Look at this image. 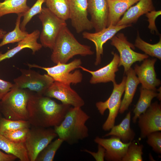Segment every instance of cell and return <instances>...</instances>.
I'll list each match as a JSON object with an SVG mask.
<instances>
[{
	"label": "cell",
	"mask_w": 161,
	"mask_h": 161,
	"mask_svg": "<svg viewBox=\"0 0 161 161\" xmlns=\"http://www.w3.org/2000/svg\"><path fill=\"white\" fill-rule=\"evenodd\" d=\"M70 106L44 95L31 94L27 105L28 121L32 126L54 127L61 123Z\"/></svg>",
	"instance_id": "6da1fadb"
},
{
	"label": "cell",
	"mask_w": 161,
	"mask_h": 161,
	"mask_svg": "<svg viewBox=\"0 0 161 161\" xmlns=\"http://www.w3.org/2000/svg\"><path fill=\"white\" fill-rule=\"evenodd\" d=\"M90 118L81 107L70 106L61 123L54 127V130L64 142L70 145L75 144L88 137L86 123Z\"/></svg>",
	"instance_id": "7a4b0ae2"
},
{
	"label": "cell",
	"mask_w": 161,
	"mask_h": 161,
	"mask_svg": "<svg viewBox=\"0 0 161 161\" xmlns=\"http://www.w3.org/2000/svg\"><path fill=\"white\" fill-rule=\"evenodd\" d=\"M51 59L54 63H66L74 56L92 55L91 47L79 42L67 26L60 31L52 49Z\"/></svg>",
	"instance_id": "3957f363"
},
{
	"label": "cell",
	"mask_w": 161,
	"mask_h": 161,
	"mask_svg": "<svg viewBox=\"0 0 161 161\" xmlns=\"http://www.w3.org/2000/svg\"><path fill=\"white\" fill-rule=\"evenodd\" d=\"M28 91L13 86L1 100V113L6 119L28 120L27 105L31 94Z\"/></svg>",
	"instance_id": "277c9868"
},
{
	"label": "cell",
	"mask_w": 161,
	"mask_h": 161,
	"mask_svg": "<svg viewBox=\"0 0 161 161\" xmlns=\"http://www.w3.org/2000/svg\"><path fill=\"white\" fill-rule=\"evenodd\" d=\"M82 64L80 59H75L68 63H58L56 65L50 67H42L35 64H28L30 68H37L45 71L54 81L70 85L80 83L83 75L79 70L71 72L79 68Z\"/></svg>",
	"instance_id": "5b68a950"
},
{
	"label": "cell",
	"mask_w": 161,
	"mask_h": 161,
	"mask_svg": "<svg viewBox=\"0 0 161 161\" xmlns=\"http://www.w3.org/2000/svg\"><path fill=\"white\" fill-rule=\"evenodd\" d=\"M38 18L42 25L39 38L42 47L52 49L62 29L67 26L66 21L58 17L47 7H43Z\"/></svg>",
	"instance_id": "8992f818"
},
{
	"label": "cell",
	"mask_w": 161,
	"mask_h": 161,
	"mask_svg": "<svg viewBox=\"0 0 161 161\" xmlns=\"http://www.w3.org/2000/svg\"><path fill=\"white\" fill-rule=\"evenodd\" d=\"M58 136L54 129L32 126L24 144L30 161H35L38 154Z\"/></svg>",
	"instance_id": "52a82bcc"
},
{
	"label": "cell",
	"mask_w": 161,
	"mask_h": 161,
	"mask_svg": "<svg viewBox=\"0 0 161 161\" xmlns=\"http://www.w3.org/2000/svg\"><path fill=\"white\" fill-rule=\"evenodd\" d=\"M126 77L124 76L119 84L116 82L113 83V89L109 97L105 101H99L96 103V106L101 115H103L105 111L109 110L108 116L102 126L105 131H109L114 125L120 106L121 98L124 92Z\"/></svg>",
	"instance_id": "ba28073f"
},
{
	"label": "cell",
	"mask_w": 161,
	"mask_h": 161,
	"mask_svg": "<svg viewBox=\"0 0 161 161\" xmlns=\"http://www.w3.org/2000/svg\"><path fill=\"white\" fill-rule=\"evenodd\" d=\"M20 70L21 75L14 79V87L28 89L38 94L44 95L54 81L47 74L41 75L30 69H21Z\"/></svg>",
	"instance_id": "9c48e42d"
},
{
	"label": "cell",
	"mask_w": 161,
	"mask_h": 161,
	"mask_svg": "<svg viewBox=\"0 0 161 161\" xmlns=\"http://www.w3.org/2000/svg\"><path fill=\"white\" fill-rule=\"evenodd\" d=\"M111 45L114 47L120 54L118 66H123L126 73L134 63L143 61L148 55L134 51V46L129 42L123 33H119L111 39Z\"/></svg>",
	"instance_id": "30bf717a"
},
{
	"label": "cell",
	"mask_w": 161,
	"mask_h": 161,
	"mask_svg": "<svg viewBox=\"0 0 161 161\" xmlns=\"http://www.w3.org/2000/svg\"><path fill=\"white\" fill-rule=\"evenodd\" d=\"M44 95L54 98L62 103L74 107H81L85 104L83 99L70 85L54 81L47 89Z\"/></svg>",
	"instance_id": "8fae6325"
},
{
	"label": "cell",
	"mask_w": 161,
	"mask_h": 161,
	"mask_svg": "<svg viewBox=\"0 0 161 161\" xmlns=\"http://www.w3.org/2000/svg\"><path fill=\"white\" fill-rule=\"evenodd\" d=\"M138 119L141 139L145 138L152 132L161 131V104L157 102L151 103L143 113L140 115Z\"/></svg>",
	"instance_id": "7c38bea8"
},
{
	"label": "cell",
	"mask_w": 161,
	"mask_h": 161,
	"mask_svg": "<svg viewBox=\"0 0 161 161\" xmlns=\"http://www.w3.org/2000/svg\"><path fill=\"white\" fill-rule=\"evenodd\" d=\"M69 17L72 26L77 33L93 28L88 17L87 0H69Z\"/></svg>",
	"instance_id": "4fadbf2b"
},
{
	"label": "cell",
	"mask_w": 161,
	"mask_h": 161,
	"mask_svg": "<svg viewBox=\"0 0 161 161\" xmlns=\"http://www.w3.org/2000/svg\"><path fill=\"white\" fill-rule=\"evenodd\" d=\"M131 24L121 26L110 25L101 30L94 33L83 31V37L93 42L95 46L96 58L95 64L97 65L100 63L101 55L103 54V45L119 31L126 27H131Z\"/></svg>",
	"instance_id": "5bb4252c"
},
{
	"label": "cell",
	"mask_w": 161,
	"mask_h": 161,
	"mask_svg": "<svg viewBox=\"0 0 161 161\" xmlns=\"http://www.w3.org/2000/svg\"><path fill=\"white\" fill-rule=\"evenodd\" d=\"M156 58L145 59L139 66L136 64L134 70L138 77L142 87L149 89L156 90V87L161 84L160 80L157 78L154 69Z\"/></svg>",
	"instance_id": "9a60e30c"
},
{
	"label": "cell",
	"mask_w": 161,
	"mask_h": 161,
	"mask_svg": "<svg viewBox=\"0 0 161 161\" xmlns=\"http://www.w3.org/2000/svg\"><path fill=\"white\" fill-rule=\"evenodd\" d=\"M94 141L104 148V158L109 161H122L131 142L124 143L119 138L113 136L107 139L97 136Z\"/></svg>",
	"instance_id": "2e32d148"
},
{
	"label": "cell",
	"mask_w": 161,
	"mask_h": 161,
	"mask_svg": "<svg viewBox=\"0 0 161 161\" xmlns=\"http://www.w3.org/2000/svg\"><path fill=\"white\" fill-rule=\"evenodd\" d=\"M88 13L95 32L107 27L109 8L107 0H87Z\"/></svg>",
	"instance_id": "e0dca14e"
},
{
	"label": "cell",
	"mask_w": 161,
	"mask_h": 161,
	"mask_svg": "<svg viewBox=\"0 0 161 161\" xmlns=\"http://www.w3.org/2000/svg\"><path fill=\"white\" fill-rule=\"evenodd\" d=\"M113 57L111 61L106 66L95 71H92L81 66L79 67L83 70L90 73L92 77L89 80L92 84L100 83L116 82L115 73L118 70L120 61L119 55L113 52H112Z\"/></svg>",
	"instance_id": "ac0fdd59"
},
{
	"label": "cell",
	"mask_w": 161,
	"mask_h": 161,
	"mask_svg": "<svg viewBox=\"0 0 161 161\" xmlns=\"http://www.w3.org/2000/svg\"><path fill=\"white\" fill-rule=\"evenodd\" d=\"M131 7L116 24L117 26L127 25L135 23L142 15L155 10L152 0H140Z\"/></svg>",
	"instance_id": "d6986e66"
},
{
	"label": "cell",
	"mask_w": 161,
	"mask_h": 161,
	"mask_svg": "<svg viewBox=\"0 0 161 161\" xmlns=\"http://www.w3.org/2000/svg\"><path fill=\"white\" fill-rule=\"evenodd\" d=\"M40 32L38 30H34L28 33L23 40L18 43L16 46L8 50L5 53H0V62L6 59H9L14 56L22 49L28 48L32 51L33 54L40 50L42 46L39 43L37 40L39 38Z\"/></svg>",
	"instance_id": "ffe728a7"
},
{
	"label": "cell",
	"mask_w": 161,
	"mask_h": 161,
	"mask_svg": "<svg viewBox=\"0 0 161 161\" xmlns=\"http://www.w3.org/2000/svg\"><path fill=\"white\" fill-rule=\"evenodd\" d=\"M139 0H107L109 8L107 27L116 25L121 16L131 6Z\"/></svg>",
	"instance_id": "44dd1931"
},
{
	"label": "cell",
	"mask_w": 161,
	"mask_h": 161,
	"mask_svg": "<svg viewBox=\"0 0 161 161\" xmlns=\"http://www.w3.org/2000/svg\"><path fill=\"white\" fill-rule=\"evenodd\" d=\"M126 81L123 98L121 100L119 112L124 113L131 103L138 85L140 83L134 69L131 67L126 73Z\"/></svg>",
	"instance_id": "7402d4cb"
},
{
	"label": "cell",
	"mask_w": 161,
	"mask_h": 161,
	"mask_svg": "<svg viewBox=\"0 0 161 161\" xmlns=\"http://www.w3.org/2000/svg\"><path fill=\"white\" fill-rule=\"evenodd\" d=\"M131 118V112L129 111L119 124L114 125L110 129V131L103 137L115 136L119 138L124 143L132 141L134 138L135 134L130 128Z\"/></svg>",
	"instance_id": "603a6c76"
},
{
	"label": "cell",
	"mask_w": 161,
	"mask_h": 161,
	"mask_svg": "<svg viewBox=\"0 0 161 161\" xmlns=\"http://www.w3.org/2000/svg\"><path fill=\"white\" fill-rule=\"evenodd\" d=\"M0 149L7 154L16 156L21 161H30L24 143L13 142L1 134Z\"/></svg>",
	"instance_id": "cb8c5ba5"
},
{
	"label": "cell",
	"mask_w": 161,
	"mask_h": 161,
	"mask_svg": "<svg viewBox=\"0 0 161 161\" xmlns=\"http://www.w3.org/2000/svg\"><path fill=\"white\" fill-rule=\"evenodd\" d=\"M140 91L139 98L133 111L134 115L132 120L134 123H136L140 115L150 106L153 99L157 97L158 94L156 90L147 89L142 87L140 88Z\"/></svg>",
	"instance_id": "d4e9b609"
},
{
	"label": "cell",
	"mask_w": 161,
	"mask_h": 161,
	"mask_svg": "<svg viewBox=\"0 0 161 161\" xmlns=\"http://www.w3.org/2000/svg\"><path fill=\"white\" fill-rule=\"evenodd\" d=\"M27 0H4L0 2V18L9 14L15 13L23 16L30 7Z\"/></svg>",
	"instance_id": "484cf974"
},
{
	"label": "cell",
	"mask_w": 161,
	"mask_h": 161,
	"mask_svg": "<svg viewBox=\"0 0 161 161\" xmlns=\"http://www.w3.org/2000/svg\"><path fill=\"white\" fill-rule=\"evenodd\" d=\"M47 7L60 18L65 21L69 19V0H46Z\"/></svg>",
	"instance_id": "4316f807"
},
{
	"label": "cell",
	"mask_w": 161,
	"mask_h": 161,
	"mask_svg": "<svg viewBox=\"0 0 161 161\" xmlns=\"http://www.w3.org/2000/svg\"><path fill=\"white\" fill-rule=\"evenodd\" d=\"M21 15H18L14 29L10 32L6 33L0 43V48L4 45L10 43L18 42L23 40L29 33L26 31L22 30L20 27Z\"/></svg>",
	"instance_id": "83f0119b"
},
{
	"label": "cell",
	"mask_w": 161,
	"mask_h": 161,
	"mask_svg": "<svg viewBox=\"0 0 161 161\" xmlns=\"http://www.w3.org/2000/svg\"><path fill=\"white\" fill-rule=\"evenodd\" d=\"M134 46L145 53V54L161 59V38L155 44L148 43L143 40L140 37L139 33L135 41Z\"/></svg>",
	"instance_id": "f1b7e54d"
},
{
	"label": "cell",
	"mask_w": 161,
	"mask_h": 161,
	"mask_svg": "<svg viewBox=\"0 0 161 161\" xmlns=\"http://www.w3.org/2000/svg\"><path fill=\"white\" fill-rule=\"evenodd\" d=\"M64 142L59 137L51 142L38 155L35 161H52L55 155Z\"/></svg>",
	"instance_id": "f546056e"
},
{
	"label": "cell",
	"mask_w": 161,
	"mask_h": 161,
	"mask_svg": "<svg viewBox=\"0 0 161 161\" xmlns=\"http://www.w3.org/2000/svg\"><path fill=\"white\" fill-rule=\"evenodd\" d=\"M31 126L28 120H13L0 117V134L25 128Z\"/></svg>",
	"instance_id": "4dcf8cb0"
},
{
	"label": "cell",
	"mask_w": 161,
	"mask_h": 161,
	"mask_svg": "<svg viewBox=\"0 0 161 161\" xmlns=\"http://www.w3.org/2000/svg\"><path fill=\"white\" fill-rule=\"evenodd\" d=\"M143 145L133 140L129 145L122 161H142Z\"/></svg>",
	"instance_id": "1f68e13d"
},
{
	"label": "cell",
	"mask_w": 161,
	"mask_h": 161,
	"mask_svg": "<svg viewBox=\"0 0 161 161\" xmlns=\"http://www.w3.org/2000/svg\"><path fill=\"white\" fill-rule=\"evenodd\" d=\"M46 0H37L33 5L23 16V19L21 22L20 27L23 31H26V26L32 18L37 14H39L42 9V4Z\"/></svg>",
	"instance_id": "d6a6232c"
},
{
	"label": "cell",
	"mask_w": 161,
	"mask_h": 161,
	"mask_svg": "<svg viewBox=\"0 0 161 161\" xmlns=\"http://www.w3.org/2000/svg\"><path fill=\"white\" fill-rule=\"evenodd\" d=\"M30 128H23L11 131L6 132L1 134L13 142L24 143Z\"/></svg>",
	"instance_id": "836d02e7"
},
{
	"label": "cell",
	"mask_w": 161,
	"mask_h": 161,
	"mask_svg": "<svg viewBox=\"0 0 161 161\" xmlns=\"http://www.w3.org/2000/svg\"><path fill=\"white\" fill-rule=\"evenodd\" d=\"M147 143L157 154L161 153V132L156 131L149 134L146 137Z\"/></svg>",
	"instance_id": "e575fe53"
},
{
	"label": "cell",
	"mask_w": 161,
	"mask_h": 161,
	"mask_svg": "<svg viewBox=\"0 0 161 161\" xmlns=\"http://www.w3.org/2000/svg\"><path fill=\"white\" fill-rule=\"evenodd\" d=\"M161 14V10L156 11L155 10L148 12L145 14L149 22L148 28L152 33H154L155 31L158 33L155 24V20L156 18Z\"/></svg>",
	"instance_id": "d590c367"
},
{
	"label": "cell",
	"mask_w": 161,
	"mask_h": 161,
	"mask_svg": "<svg viewBox=\"0 0 161 161\" xmlns=\"http://www.w3.org/2000/svg\"><path fill=\"white\" fill-rule=\"evenodd\" d=\"M13 84L0 79V100L11 89Z\"/></svg>",
	"instance_id": "8d00e7d4"
},
{
	"label": "cell",
	"mask_w": 161,
	"mask_h": 161,
	"mask_svg": "<svg viewBox=\"0 0 161 161\" xmlns=\"http://www.w3.org/2000/svg\"><path fill=\"white\" fill-rule=\"evenodd\" d=\"M98 151L96 153L86 149L83 150V151L91 154L97 161H103L105 156V150L103 147L99 145H98Z\"/></svg>",
	"instance_id": "74e56055"
},
{
	"label": "cell",
	"mask_w": 161,
	"mask_h": 161,
	"mask_svg": "<svg viewBox=\"0 0 161 161\" xmlns=\"http://www.w3.org/2000/svg\"><path fill=\"white\" fill-rule=\"evenodd\" d=\"M17 158L13 155L4 153L0 150V161H14Z\"/></svg>",
	"instance_id": "f35d334b"
},
{
	"label": "cell",
	"mask_w": 161,
	"mask_h": 161,
	"mask_svg": "<svg viewBox=\"0 0 161 161\" xmlns=\"http://www.w3.org/2000/svg\"><path fill=\"white\" fill-rule=\"evenodd\" d=\"M7 32L0 27V39H2Z\"/></svg>",
	"instance_id": "ab89813d"
},
{
	"label": "cell",
	"mask_w": 161,
	"mask_h": 161,
	"mask_svg": "<svg viewBox=\"0 0 161 161\" xmlns=\"http://www.w3.org/2000/svg\"><path fill=\"white\" fill-rule=\"evenodd\" d=\"M1 110H0V117H1Z\"/></svg>",
	"instance_id": "60d3db41"
},
{
	"label": "cell",
	"mask_w": 161,
	"mask_h": 161,
	"mask_svg": "<svg viewBox=\"0 0 161 161\" xmlns=\"http://www.w3.org/2000/svg\"><path fill=\"white\" fill-rule=\"evenodd\" d=\"M0 101H1V100H0Z\"/></svg>",
	"instance_id": "b9f144b4"
}]
</instances>
